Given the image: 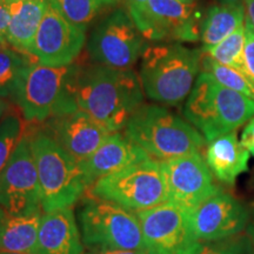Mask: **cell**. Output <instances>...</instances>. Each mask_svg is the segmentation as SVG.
I'll return each mask as SVG.
<instances>
[{
    "instance_id": "1",
    "label": "cell",
    "mask_w": 254,
    "mask_h": 254,
    "mask_svg": "<svg viewBox=\"0 0 254 254\" xmlns=\"http://www.w3.org/2000/svg\"><path fill=\"white\" fill-rule=\"evenodd\" d=\"M73 92L77 109L112 133L125 128L145 94L139 74L132 68L99 64L78 67Z\"/></svg>"
},
{
    "instance_id": "2",
    "label": "cell",
    "mask_w": 254,
    "mask_h": 254,
    "mask_svg": "<svg viewBox=\"0 0 254 254\" xmlns=\"http://www.w3.org/2000/svg\"><path fill=\"white\" fill-rule=\"evenodd\" d=\"M202 55V49H190L180 43L145 46L139 71L144 93L167 106L183 103L201 71Z\"/></svg>"
},
{
    "instance_id": "3",
    "label": "cell",
    "mask_w": 254,
    "mask_h": 254,
    "mask_svg": "<svg viewBox=\"0 0 254 254\" xmlns=\"http://www.w3.org/2000/svg\"><path fill=\"white\" fill-rule=\"evenodd\" d=\"M124 131L129 140L159 163L201 153L207 142L192 124L158 105L142 104Z\"/></svg>"
},
{
    "instance_id": "4",
    "label": "cell",
    "mask_w": 254,
    "mask_h": 254,
    "mask_svg": "<svg viewBox=\"0 0 254 254\" xmlns=\"http://www.w3.org/2000/svg\"><path fill=\"white\" fill-rule=\"evenodd\" d=\"M184 116L208 144L249 123L254 117V100L222 86L208 73L200 71L186 99Z\"/></svg>"
},
{
    "instance_id": "5",
    "label": "cell",
    "mask_w": 254,
    "mask_h": 254,
    "mask_svg": "<svg viewBox=\"0 0 254 254\" xmlns=\"http://www.w3.org/2000/svg\"><path fill=\"white\" fill-rule=\"evenodd\" d=\"M28 135L39 179L43 211L73 207L90 190L80 164L43 129L28 132Z\"/></svg>"
},
{
    "instance_id": "6",
    "label": "cell",
    "mask_w": 254,
    "mask_h": 254,
    "mask_svg": "<svg viewBox=\"0 0 254 254\" xmlns=\"http://www.w3.org/2000/svg\"><path fill=\"white\" fill-rule=\"evenodd\" d=\"M79 66H47L33 62L19 82L14 101L27 123H46L78 110L74 80Z\"/></svg>"
},
{
    "instance_id": "7",
    "label": "cell",
    "mask_w": 254,
    "mask_h": 254,
    "mask_svg": "<svg viewBox=\"0 0 254 254\" xmlns=\"http://www.w3.org/2000/svg\"><path fill=\"white\" fill-rule=\"evenodd\" d=\"M82 243L88 250L145 253L141 225L134 212L92 195L79 211Z\"/></svg>"
},
{
    "instance_id": "8",
    "label": "cell",
    "mask_w": 254,
    "mask_h": 254,
    "mask_svg": "<svg viewBox=\"0 0 254 254\" xmlns=\"http://www.w3.org/2000/svg\"><path fill=\"white\" fill-rule=\"evenodd\" d=\"M90 190L93 196L109 200L134 213L168 201L161 165L152 158L101 178Z\"/></svg>"
},
{
    "instance_id": "9",
    "label": "cell",
    "mask_w": 254,
    "mask_h": 254,
    "mask_svg": "<svg viewBox=\"0 0 254 254\" xmlns=\"http://www.w3.org/2000/svg\"><path fill=\"white\" fill-rule=\"evenodd\" d=\"M87 47L90 57L99 65L132 68L145 49V37L131 15L117 9L95 26Z\"/></svg>"
},
{
    "instance_id": "10",
    "label": "cell",
    "mask_w": 254,
    "mask_h": 254,
    "mask_svg": "<svg viewBox=\"0 0 254 254\" xmlns=\"http://www.w3.org/2000/svg\"><path fill=\"white\" fill-rule=\"evenodd\" d=\"M145 254H198L202 244L190 228L189 213L167 201L136 213Z\"/></svg>"
},
{
    "instance_id": "11",
    "label": "cell",
    "mask_w": 254,
    "mask_h": 254,
    "mask_svg": "<svg viewBox=\"0 0 254 254\" xmlns=\"http://www.w3.org/2000/svg\"><path fill=\"white\" fill-rule=\"evenodd\" d=\"M0 206L17 215L44 212L37 166L26 131L0 173Z\"/></svg>"
},
{
    "instance_id": "12",
    "label": "cell",
    "mask_w": 254,
    "mask_h": 254,
    "mask_svg": "<svg viewBox=\"0 0 254 254\" xmlns=\"http://www.w3.org/2000/svg\"><path fill=\"white\" fill-rule=\"evenodd\" d=\"M201 21L195 2L148 0L136 27L145 39L154 43H194L200 40Z\"/></svg>"
},
{
    "instance_id": "13",
    "label": "cell",
    "mask_w": 254,
    "mask_h": 254,
    "mask_svg": "<svg viewBox=\"0 0 254 254\" xmlns=\"http://www.w3.org/2000/svg\"><path fill=\"white\" fill-rule=\"evenodd\" d=\"M168 201L190 212L220 189L201 153H192L161 161Z\"/></svg>"
},
{
    "instance_id": "14",
    "label": "cell",
    "mask_w": 254,
    "mask_h": 254,
    "mask_svg": "<svg viewBox=\"0 0 254 254\" xmlns=\"http://www.w3.org/2000/svg\"><path fill=\"white\" fill-rule=\"evenodd\" d=\"M189 213L190 228L201 244L228 239L241 234L251 215L241 201L219 190Z\"/></svg>"
},
{
    "instance_id": "15",
    "label": "cell",
    "mask_w": 254,
    "mask_h": 254,
    "mask_svg": "<svg viewBox=\"0 0 254 254\" xmlns=\"http://www.w3.org/2000/svg\"><path fill=\"white\" fill-rule=\"evenodd\" d=\"M86 44V31L75 26L55 6L49 5L38 30L31 57L47 66L74 64Z\"/></svg>"
},
{
    "instance_id": "16",
    "label": "cell",
    "mask_w": 254,
    "mask_h": 254,
    "mask_svg": "<svg viewBox=\"0 0 254 254\" xmlns=\"http://www.w3.org/2000/svg\"><path fill=\"white\" fill-rule=\"evenodd\" d=\"M43 129L79 164L87 160L112 134L80 110L51 118Z\"/></svg>"
},
{
    "instance_id": "17",
    "label": "cell",
    "mask_w": 254,
    "mask_h": 254,
    "mask_svg": "<svg viewBox=\"0 0 254 254\" xmlns=\"http://www.w3.org/2000/svg\"><path fill=\"white\" fill-rule=\"evenodd\" d=\"M84 243L72 208L44 212L32 254H82Z\"/></svg>"
},
{
    "instance_id": "18",
    "label": "cell",
    "mask_w": 254,
    "mask_h": 254,
    "mask_svg": "<svg viewBox=\"0 0 254 254\" xmlns=\"http://www.w3.org/2000/svg\"><path fill=\"white\" fill-rule=\"evenodd\" d=\"M147 159H150V155L144 150L129 140L125 134L116 132L112 133L87 160L80 163V166L91 189L101 178Z\"/></svg>"
},
{
    "instance_id": "19",
    "label": "cell",
    "mask_w": 254,
    "mask_h": 254,
    "mask_svg": "<svg viewBox=\"0 0 254 254\" xmlns=\"http://www.w3.org/2000/svg\"><path fill=\"white\" fill-rule=\"evenodd\" d=\"M250 155L237 133L232 132L208 142L205 160L215 179L226 185H233L238 177L249 168Z\"/></svg>"
},
{
    "instance_id": "20",
    "label": "cell",
    "mask_w": 254,
    "mask_h": 254,
    "mask_svg": "<svg viewBox=\"0 0 254 254\" xmlns=\"http://www.w3.org/2000/svg\"><path fill=\"white\" fill-rule=\"evenodd\" d=\"M49 5L50 0H11V20L6 34L7 45L31 57L38 30Z\"/></svg>"
},
{
    "instance_id": "21",
    "label": "cell",
    "mask_w": 254,
    "mask_h": 254,
    "mask_svg": "<svg viewBox=\"0 0 254 254\" xmlns=\"http://www.w3.org/2000/svg\"><path fill=\"white\" fill-rule=\"evenodd\" d=\"M43 213L17 215L0 206V252L32 254Z\"/></svg>"
},
{
    "instance_id": "22",
    "label": "cell",
    "mask_w": 254,
    "mask_h": 254,
    "mask_svg": "<svg viewBox=\"0 0 254 254\" xmlns=\"http://www.w3.org/2000/svg\"><path fill=\"white\" fill-rule=\"evenodd\" d=\"M246 11L244 5H213L201 21L200 40L202 51H207L231 36L234 31L245 24Z\"/></svg>"
},
{
    "instance_id": "23",
    "label": "cell",
    "mask_w": 254,
    "mask_h": 254,
    "mask_svg": "<svg viewBox=\"0 0 254 254\" xmlns=\"http://www.w3.org/2000/svg\"><path fill=\"white\" fill-rule=\"evenodd\" d=\"M34 60L8 45H0V98L14 100L24 72Z\"/></svg>"
},
{
    "instance_id": "24",
    "label": "cell",
    "mask_w": 254,
    "mask_h": 254,
    "mask_svg": "<svg viewBox=\"0 0 254 254\" xmlns=\"http://www.w3.org/2000/svg\"><path fill=\"white\" fill-rule=\"evenodd\" d=\"M69 23L86 31L88 24L118 0H50Z\"/></svg>"
},
{
    "instance_id": "25",
    "label": "cell",
    "mask_w": 254,
    "mask_h": 254,
    "mask_svg": "<svg viewBox=\"0 0 254 254\" xmlns=\"http://www.w3.org/2000/svg\"><path fill=\"white\" fill-rule=\"evenodd\" d=\"M246 43L245 24L234 31L231 36L225 38L224 40L211 47L207 51H204L205 55L211 57L215 62L222 65L228 66L244 74H247L245 60H244V50Z\"/></svg>"
},
{
    "instance_id": "26",
    "label": "cell",
    "mask_w": 254,
    "mask_h": 254,
    "mask_svg": "<svg viewBox=\"0 0 254 254\" xmlns=\"http://www.w3.org/2000/svg\"><path fill=\"white\" fill-rule=\"evenodd\" d=\"M201 71L208 73L222 86L246 95L254 100V82L251 80L249 75L219 64L205 53L202 55L201 59Z\"/></svg>"
},
{
    "instance_id": "27",
    "label": "cell",
    "mask_w": 254,
    "mask_h": 254,
    "mask_svg": "<svg viewBox=\"0 0 254 254\" xmlns=\"http://www.w3.org/2000/svg\"><path fill=\"white\" fill-rule=\"evenodd\" d=\"M24 133V124L19 114L7 113L0 120V173L5 168Z\"/></svg>"
},
{
    "instance_id": "28",
    "label": "cell",
    "mask_w": 254,
    "mask_h": 254,
    "mask_svg": "<svg viewBox=\"0 0 254 254\" xmlns=\"http://www.w3.org/2000/svg\"><path fill=\"white\" fill-rule=\"evenodd\" d=\"M198 254H254L249 236L238 234L228 239L202 244Z\"/></svg>"
},
{
    "instance_id": "29",
    "label": "cell",
    "mask_w": 254,
    "mask_h": 254,
    "mask_svg": "<svg viewBox=\"0 0 254 254\" xmlns=\"http://www.w3.org/2000/svg\"><path fill=\"white\" fill-rule=\"evenodd\" d=\"M245 31L246 43L244 50V60H245L247 74L254 82V27L247 18L245 20Z\"/></svg>"
},
{
    "instance_id": "30",
    "label": "cell",
    "mask_w": 254,
    "mask_h": 254,
    "mask_svg": "<svg viewBox=\"0 0 254 254\" xmlns=\"http://www.w3.org/2000/svg\"><path fill=\"white\" fill-rule=\"evenodd\" d=\"M9 20H11V0H0V43H6Z\"/></svg>"
},
{
    "instance_id": "31",
    "label": "cell",
    "mask_w": 254,
    "mask_h": 254,
    "mask_svg": "<svg viewBox=\"0 0 254 254\" xmlns=\"http://www.w3.org/2000/svg\"><path fill=\"white\" fill-rule=\"evenodd\" d=\"M125 2L128 9V14L131 15L134 24L138 25L144 17L148 0H125Z\"/></svg>"
},
{
    "instance_id": "32",
    "label": "cell",
    "mask_w": 254,
    "mask_h": 254,
    "mask_svg": "<svg viewBox=\"0 0 254 254\" xmlns=\"http://www.w3.org/2000/svg\"><path fill=\"white\" fill-rule=\"evenodd\" d=\"M240 142L244 147L254 157V117L246 124L245 128L241 133Z\"/></svg>"
},
{
    "instance_id": "33",
    "label": "cell",
    "mask_w": 254,
    "mask_h": 254,
    "mask_svg": "<svg viewBox=\"0 0 254 254\" xmlns=\"http://www.w3.org/2000/svg\"><path fill=\"white\" fill-rule=\"evenodd\" d=\"M82 254H145L134 251H113V250H88Z\"/></svg>"
},
{
    "instance_id": "34",
    "label": "cell",
    "mask_w": 254,
    "mask_h": 254,
    "mask_svg": "<svg viewBox=\"0 0 254 254\" xmlns=\"http://www.w3.org/2000/svg\"><path fill=\"white\" fill-rule=\"evenodd\" d=\"M245 11L246 18L251 21L254 27V0H246L245 1Z\"/></svg>"
},
{
    "instance_id": "35",
    "label": "cell",
    "mask_w": 254,
    "mask_h": 254,
    "mask_svg": "<svg viewBox=\"0 0 254 254\" xmlns=\"http://www.w3.org/2000/svg\"><path fill=\"white\" fill-rule=\"evenodd\" d=\"M247 236H249L254 249V212H253V215L250 219L249 225H247Z\"/></svg>"
},
{
    "instance_id": "36",
    "label": "cell",
    "mask_w": 254,
    "mask_h": 254,
    "mask_svg": "<svg viewBox=\"0 0 254 254\" xmlns=\"http://www.w3.org/2000/svg\"><path fill=\"white\" fill-rule=\"evenodd\" d=\"M7 110H8V104L6 103L5 99L0 98V120L7 114Z\"/></svg>"
},
{
    "instance_id": "37",
    "label": "cell",
    "mask_w": 254,
    "mask_h": 254,
    "mask_svg": "<svg viewBox=\"0 0 254 254\" xmlns=\"http://www.w3.org/2000/svg\"><path fill=\"white\" fill-rule=\"evenodd\" d=\"M246 0H219L220 4L224 5H244L245 6Z\"/></svg>"
},
{
    "instance_id": "38",
    "label": "cell",
    "mask_w": 254,
    "mask_h": 254,
    "mask_svg": "<svg viewBox=\"0 0 254 254\" xmlns=\"http://www.w3.org/2000/svg\"><path fill=\"white\" fill-rule=\"evenodd\" d=\"M0 254H24V253H17V252H0Z\"/></svg>"
},
{
    "instance_id": "39",
    "label": "cell",
    "mask_w": 254,
    "mask_h": 254,
    "mask_svg": "<svg viewBox=\"0 0 254 254\" xmlns=\"http://www.w3.org/2000/svg\"><path fill=\"white\" fill-rule=\"evenodd\" d=\"M184 1H187V2H194L195 0H184Z\"/></svg>"
},
{
    "instance_id": "40",
    "label": "cell",
    "mask_w": 254,
    "mask_h": 254,
    "mask_svg": "<svg viewBox=\"0 0 254 254\" xmlns=\"http://www.w3.org/2000/svg\"><path fill=\"white\" fill-rule=\"evenodd\" d=\"M0 45H7V44H1V43H0Z\"/></svg>"
}]
</instances>
